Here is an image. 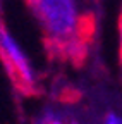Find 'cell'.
Returning <instances> with one entry per match:
<instances>
[{
	"label": "cell",
	"mask_w": 122,
	"mask_h": 124,
	"mask_svg": "<svg viewBox=\"0 0 122 124\" xmlns=\"http://www.w3.org/2000/svg\"><path fill=\"white\" fill-rule=\"evenodd\" d=\"M119 59H120V64H122V9L119 14Z\"/></svg>",
	"instance_id": "obj_3"
},
{
	"label": "cell",
	"mask_w": 122,
	"mask_h": 124,
	"mask_svg": "<svg viewBox=\"0 0 122 124\" xmlns=\"http://www.w3.org/2000/svg\"><path fill=\"white\" fill-rule=\"evenodd\" d=\"M71 124H78V122H71Z\"/></svg>",
	"instance_id": "obj_6"
},
{
	"label": "cell",
	"mask_w": 122,
	"mask_h": 124,
	"mask_svg": "<svg viewBox=\"0 0 122 124\" xmlns=\"http://www.w3.org/2000/svg\"><path fill=\"white\" fill-rule=\"evenodd\" d=\"M0 57H2L4 64L12 78V81L16 83V86L21 91H24L26 95L31 93L36 86L33 69L29 66L24 52L21 50V46L7 33V29L2 24H0Z\"/></svg>",
	"instance_id": "obj_2"
},
{
	"label": "cell",
	"mask_w": 122,
	"mask_h": 124,
	"mask_svg": "<svg viewBox=\"0 0 122 124\" xmlns=\"http://www.w3.org/2000/svg\"><path fill=\"white\" fill-rule=\"evenodd\" d=\"M105 124H122V117L117 116L115 112H110L105 117Z\"/></svg>",
	"instance_id": "obj_4"
},
{
	"label": "cell",
	"mask_w": 122,
	"mask_h": 124,
	"mask_svg": "<svg viewBox=\"0 0 122 124\" xmlns=\"http://www.w3.org/2000/svg\"><path fill=\"white\" fill-rule=\"evenodd\" d=\"M43 124H64V122L58 121V119H55V117H48V119H45Z\"/></svg>",
	"instance_id": "obj_5"
},
{
	"label": "cell",
	"mask_w": 122,
	"mask_h": 124,
	"mask_svg": "<svg viewBox=\"0 0 122 124\" xmlns=\"http://www.w3.org/2000/svg\"><path fill=\"white\" fill-rule=\"evenodd\" d=\"M28 7L38 19L45 45L52 55L79 64L95 35V16L83 12L71 0H29Z\"/></svg>",
	"instance_id": "obj_1"
}]
</instances>
